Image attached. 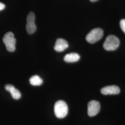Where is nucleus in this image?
I'll use <instances>...</instances> for the list:
<instances>
[{
    "mask_svg": "<svg viewBox=\"0 0 125 125\" xmlns=\"http://www.w3.org/2000/svg\"><path fill=\"white\" fill-rule=\"evenodd\" d=\"M68 112L67 104L63 101L57 102L54 106V113L56 116L59 118H63L66 116Z\"/></svg>",
    "mask_w": 125,
    "mask_h": 125,
    "instance_id": "nucleus-1",
    "label": "nucleus"
},
{
    "mask_svg": "<svg viewBox=\"0 0 125 125\" xmlns=\"http://www.w3.org/2000/svg\"><path fill=\"white\" fill-rule=\"evenodd\" d=\"M119 39L115 35H110L107 36L103 44L104 48L107 51H114L120 45Z\"/></svg>",
    "mask_w": 125,
    "mask_h": 125,
    "instance_id": "nucleus-2",
    "label": "nucleus"
},
{
    "mask_svg": "<svg viewBox=\"0 0 125 125\" xmlns=\"http://www.w3.org/2000/svg\"><path fill=\"white\" fill-rule=\"evenodd\" d=\"M3 42L9 52H13L15 50L16 41L13 32L9 31L6 33L3 38Z\"/></svg>",
    "mask_w": 125,
    "mask_h": 125,
    "instance_id": "nucleus-3",
    "label": "nucleus"
},
{
    "mask_svg": "<svg viewBox=\"0 0 125 125\" xmlns=\"http://www.w3.org/2000/svg\"><path fill=\"white\" fill-rule=\"evenodd\" d=\"M103 35V31L100 28H96L92 30L87 35L86 40L91 44H93L100 40Z\"/></svg>",
    "mask_w": 125,
    "mask_h": 125,
    "instance_id": "nucleus-4",
    "label": "nucleus"
},
{
    "mask_svg": "<svg viewBox=\"0 0 125 125\" xmlns=\"http://www.w3.org/2000/svg\"><path fill=\"white\" fill-rule=\"evenodd\" d=\"M35 16L33 12H31L27 15V18L26 30L29 34H31L36 31V26L35 23Z\"/></svg>",
    "mask_w": 125,
    "mask_h": 125,
    "instance_id": "nucleus-5",
    "label": "nucleus"
},
{
    "mask_svg": "<svg viewBox=\"0 0 125 125\" xmlns=\"http://www.w3.org/2000/svg\"><path fill=\"white\" fill-rule=\"evenodd\" d=\"M100 103L95 100L89 102L88 104V114L90 117L95 116L98 114L100 110Z\"/></svg>",
    "mask_w": 125,
    "mask_h": 125,
    "instance_id": "nucleus-6",
    "label": "nucleus"
},
{
    "mask_svg": "<svg viewBox=\"0 0 125 125\" xmlns=\"http://www.w3.org/2000/svg\"><path fill=\"white\" fill-rule=\"evenodd\" d=\"M101 92L104 95L117 94L120 93V89L117 86L110 85L103 88L101 89Z\"/></svg>",
    "mask_w": 125,
    "mask_h": 125,
    "instance_id": "nucleus-7",
    "label": "nucleus"
},
{
    "mask_svg": "<svg viewBox=\"0 0 125 125\" xmlns=\"http://www.w3.org/2000/svg\"><path fill=\"white\" fill-rule=\"evenodd\" d=\"M68 47L69 45L67 41L63 39L59 38L56 41L54 49L58 52H62L66 49Z\"/></svg>",
    "mask_w": 125,
    "mask_h": 125,
    "instance_id": "nucleus-8",
    "label": "nucleus"
},
{
    "mask_svg": "<svg viewBox=\"0 0 125 125\" xmlns=\"http://www.w3.org/2000/svg\"><path fill=\"white\" fill-rule=\"evenodd\" d=\"M5 89L10 93L12 97L14 99L18 100L21 97V94L18 89L15 88L13 85L7 84L5 86Z\"/></svg>",
    "mask_w": 125,
    "mask_h": 125,
    "instance_id": "nucleus-9",
    "label": "nucleus"
},
{
    "mask_svg": "<svg viewBox=\"0 0 125 125\" xmlns=\"http://www.w3.org/2000/svg\"><path fill=\"white\" fill-rule=\"evenodd\" d=\"M80 58L78 54L76 53H70L66 54L64 58V60L67 62H74L78 61Z\"/></svg>",
    "mask_w": 125,
    "mask_h": 125,
    "instance_id": "nucleus-10",
    "label": "nucleus"
},
{
    "mask_svg": "<svg viewBox=\"0 0 125 125\" xmlns=\"http://www.w3.org/2000/svg\"><path fill=\"white\" fill-rule=\"evenodd\" d=\"M29 82L30 84L33 86H40L43 82L42 78L37 75L32 76L29 79Z\"/></svg>",
    "mask_w": 125,
    "mask_h": 125,
    "instance_id": "nucleus-11",
    "label": "nucleus"
},
{
    "mask_svg": "<svg viewBox=\"0 0 125 125\" xmlns=\"http://www.w3.org/2000/svg\"><path fill=\"white\" fill-rule=\"evenodd\" d=\"M120 27L121 30L125 33V19L121 20L120 21Z\"/></svg>",
    "mask_w": 125,
    "mask_h": 125,
    "instance_id": "nucleus-12",
    "label": "nucleus"
},
{
    "mask_svg": "<svg viewBox=\"0 0 125 125\" xmlns=\"http://www.w3.org/2000/svg\"><path fill=\"white\" fill-rule=\"evenodd\" d=\"M5 8V5L4 4L0 2V11L3 10Z\"/></svg>",
    "mask_w": 125,
    "mask_h": 125,
    "instance_id": "nucleus-13",
    "label": "nucleus"
},
{
    "mask_svg": "<svg viewBox=\"0 0 125 125\" xmlns=\"http://www.w3.org/2000/svg\"><path fill=\"white\" fill-rule=\"evenodd\" d=\"M91 1H92V2H94V1H97V0H90Z\"/></svg>",
    "mask_w": 125,
    "mask_h": 125,
    "instance_id": "nucleus-14",
    "label": "nucleus"
}]
</instances>
